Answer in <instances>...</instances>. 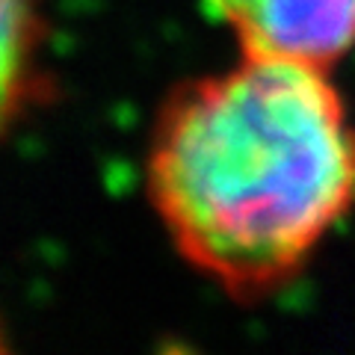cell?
<instances>
[{"mask_svg": "<svg viewBox=\"0 0 355 355\" xmlns=\"http://www.w3.org/2000/svg\"><path fill=\"white\" fill-rule=\"evenodd\" d=\"M148 196L184 261L234 299L293 282L355 210V121L329 69L243 53L178 86Z\"/></svg>", "mask_w": 355, "mask_h": 355, "instance_id": "6da1fadb", "label": "cell"}, {"mask_svg": "<svg viewBox=\"0 0 355 355\" xmlns=\"http://www.w3.org/2000/svg\"><path fill=\"white\" fill-rule=\"evenodd\" d=\"M246 57L329 69L355 51V0H202Z\"/></svg>", "mask_w": 355, "mask_h": 355, "instance_id": "7a4b0ae2", "label": "cell"}, {"mask_svg": "<svg viewBox=\"0 0 355 355\" xmlns=\"http://www.w3.org/2000/svg\"><path fill=\"white\" fill-rule=\"evenodd\" d=\"M42 33V0H0V133L33 101Z\"/></svg>", "mask_w": 355, "mask_h": 355, "instance_id": "3957f363", "label": "cell"}, {"mask_svg": "<svg viewBox=\"0 0 355 355\" xmlns=\"http://www.w3.org/2000/svg\"><path fill=\"white\" fill-rule=\"evenodd\" d=\"M0 349H3V331H0Z\"/></svg>", "mask_w": 355, "mask_h": 355, "instance_id": "277c9868", "label": "cell"}]
</instances>
